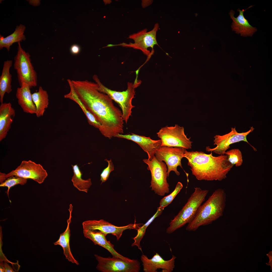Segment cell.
Instances as JSON below:
<instances>
[{
  "mask_svg": "<svg viewBox=\"0 0 272 272\" xmlns=\"http://www.w3.org/2000/svg\"><path fill=\"white\" fill-rule=\"evenodd\" d=\"M74 90L87 110L99 122V129L109 139L123 133L122 113L108 95L99 91L95 83L87 80H72Z\"/></svg>",
  "mask_w": 272,
  "mask_h": 272,
  "instance_id": "obj_1",
  "label": "cell"
},
{
  "mask_svg": "<svg viewBox=\"0 0 272 272\" xmlns=\"http://www.w3.org/2000/svg\"><path fill=\"white\" fill-rule=\"evenodd\" d=\"M184 157L188 160L192 174L198 180H218L225 179L233 165L226 154L213 156L212 152L207 154L202 151H188L186 150Z\"/></svg>",
  "mask_w": 272,
  "mask_h": 272,
  "instance_id": "obj_2",
  "label": "cell"
},
{
  "mask_svg": "<svg viewBox=\"0 0 272 272\" xmlns=\"http://www.w3.org/2000/svg\"><path fill=\"white\" fill-rule=\"evenodd\" d=\"M226 196L224 189L219 188L216 190L199 207L194 218L188 224L186 230L194 231L200 226L211 224L222 216L225 207Z\"/></svg>",
  "mask_w": 272,
  "mask_h": 272,
  "instance_id": "obj_3",
  "label": "cell"
},
{
  "mask_svg": "<svg viewBox=\"0 0 272 272\" xmlns=\"http://www.w3.org/2000/svg\"><path fill=\"white\" fill-rule=\"evenodd\" d=\"M93 78L96 82L97 90L108 95L118 104L122 110L123 120L126 124L131 115L132 109L135 107L132 104V100L134 98L135 89L140 85L141 81L138 80L137 77L133 83H127V88L125 91H118L112 90L105 86L96 75H94Z\"/></svg>",
  "mask_w": 272,
  "mask_h": 272,
  "instance_id": "obj_4",
  "label": "cell"
},
{
  "mask_svg": "<svg viewBox=\"0 0 272 272\" xmlns=\"http://www.w3.org/2000/svg\"><path fill=\"white\" fill-rule=\"evenodd\" d=\"M191 194L182 209L173 219L171 220L166 230L167 233L171 234L190 222L194 218L199 207L205 200L209 190L200 188H194Z\"/></svg>",
  "mask_w": 272,
  "mask_h": 272,
  "instance_id": "obj_5",
  "label": "cell"
},
{
  "mask_svg": "<svg viewBox=\"0 0 272 272\" xmlns=\"http://www.w3.org/2000/svg\"><path fill=\"white\" fill-rule=\"evenodd\" d=\"M18 43L17 54L14 58V68L20 86L24 82L31 88L37 85V73L31 62L30 55L22 48L20 42Z\"/></svg>",
  "mask_w": 272,
  "mask_h": 272,
  "instance_id": "obj_6",
  "label": "cell"
},
{
  "mask_svg": "<svg viewBox=\"0 0 272 272\" xmlns=\"http://www.w3.org/2000/svg\"><path fill=\"white\" fill-rule=\"evenodd\" d=\"M143 160L148 165L147 169L151 173V190L160 196L168 193L169 185L167 180V168L165 163L158 160L155 156L151 160L145 159Z\"/></svg>",
  "mask_w": 272,
  "mask_h": 272,
  "instance_id": "obj_7",
  "label": "cell"
},
{
  "mask_svg": "<svg viewBox=\"0 0 272 272\" xmlns=\"http://www.w3.org/2000/svg\"><path fill=\"white\" fill-rule=\"evenodd\" d=\"M94 256L98 262L96 268L102 272H139L140 269V263L137 259L106 258L97 254Z\"/></svg>",
  "mask_w": 272,
  "mask_h": 272,
  "instance_id": "obj_8",
  "label": "cell"
},
{
  "mask_svg": "<svg viewBox=\"0 0 272 272\" xmlns=\"http://www.w3.org/2000/svg\"><path fill=\"white\" fill-rule=\"evenodd\" d=\"M157 134L161 141V146L191 148L192 142L190 138H188L185 134L184 127L178 124L162 127Z\"/></svg>",
  "mask_w": 272,
  "mask_h": 272,
  "instance_id": "obj_9",
  "label": "cell"
},
{
  "mask_svg": "<svg viewBox=\"0 0 272 272\" xmlns=\"http://www.w3.org/2000/svg\"><path fill=\"white\" fill-rule=\"evenodd\" d=\"M0 173L1 183L8 177L16 176L26 179H31L39 184H41L48 176L46 171L42 165L30 160L23 161L15 170L7 174Z\"/></svg>",
  "mask_w": 272,
  "mask_h": 272,
  "instance_id": "obj_10",
  "label": "cell"
},
{
  "mask_svg": "<svg viewBox=\"0 0 272 272\" xmlns=\"http://www.w3.org/2000/svg\"><path fill=\"white\" fill-rule=\"evenodd\" d=\"M159 26V24L157 23L154 25L153 28L149 31H147V29L145 28L137 33L131 35L128 38L133 40L134 43L129 44L123 43L121 44V45L140 50L149 59L153 53L150 52L148 48L151 47L153 50L155 45H158L156 35Z\"/></svg>",
  "mask_w": 272,
  "mask_h": 272,
  "instance_id": "obj_11",
  "label": "cell"
},
{
  "mask_svg": "<svg viewBox=\"0 0 272 272\" xmlns=\"http://www.w3.org/2000/svg\"><path fill=\"white\" fill-rule=\"evenodd\" d=\"M254 128L251 127L247 132L239 133L236 131L235 127H232L231 131L229 133L221 135H216L214 137V144L216 145L214 148H211L209 147H206V150L208 152H212L219 155L225 154L226 151L230 147V145L233 144L244 141L249 144L254 151L256 149L251 145L247 139V135L253 131Z\"/></svg>",
  "mask_w": 272,
  "mask_h": 272,
  "instance_id": "obj_12",
  "label": "cell"
},
{
  "mask_svg": "<svg viewBox=\"0 0 272 272\" xmlns=\"http://www.w3.org/2000/svg\"><path fill=\"white\" fill-rule=\"evenodd\" d=\"M186 149L180 147L162 146L155 151V156L157 159L160 161H164L167 166V177L171 171H174L178 176L180 175L177 167L179 166L182 168L181 160L184 157Z\"/></svg>",
  "mask_w": 272,
  "mask_h": 272,
  "instance_id": "obj_13",
  "label": "cell"
},
{
  "mask_svg": "<svg viewBox=\"0 0 272 272\" xmlns=\"http://www.w3.org/2000/svg\"><path fill=\"white\" fill-rule=\"evenodd\" d=\"M142 224H130L127 225L117 226L103 219L97 220H88L82 223L83 229L91 230H97L107 234H111L115 236L118 241L121 236L123 231L126 229L137 230Z\"/></svg>",
  "mask_w": 272,
  "mask_h": 272,
  "instance_id": "obj_14",
  "label": "cell"
},
{
  "mask_svg": "<svg viewBox=\"0 0 272 272\" xmlns=\"http://www.w3.org/2000/svg\"><path fill=\"white\" fill-rule=\"evenodd\" d=\"M176 257L173 255L172 258L165 260L157 253L151 259L146 255L142 254L141 260L143 270L145 272H157L158 269H161L163 272H172L175 267V260Z\"/></svg>",
  "mask_w": 272,
  "mask_h": 272,
  "instance_id": "obj_15",
  "label": "cell"
},
{
  "mask_svg": "<svg viewBox=\"0 0 272 272\" xmlns=\"http://www.w3.org/2000/svg\"><path fill=\"white\" fill-rule=\"evenodd\" d=\"M116 137L130 140L137 144L147 153L148 159L150 160L155 156V151L161 146V141L160 139L154 140L150 137H147L132 133L125 134H118Z\"/></svg>",
  "mask_w": 272,
  "mask_h": 272,
  "instance_id": "obj_16",
  "label": "cell"
},
{
  "mask_svg": "<svg viewBox=\"0 0 272 272\" xmlns=\"http://www.w3.org/2000/svg\"><path fill=\"white\" fill-rule=\"evenodd\" d=\"M253 6H251L247 9L242 10L239 9L237 11L239 12V14L236 18L234 16V11L232 10L230 11L229 14L233 21L231 26L232 30L235 31L236 33H240L241 36L244 37H252L257 31V28L252 27L249 24L248 21L245 18L244 15V12L246 10Z\"/></svg>",
  "mask_w": 272,
  "mask_h": 272,
  "instance_id": "obj_17",
  "label": "cell"
},
{
  "mask_svg": "<svg viewBox=\"0 0 272 272\" xmlns=\"http://www.w3.org/2000/svg\"><path fill=\"white\" fill-rule=\"evenodd\" d=\"M98 231L83 229V233L85 237L91 240L95 245L100 246L107 250L113 257L125 260L130 259L118 253L114 248V245L107 240L106 237L107 234Z\"/></svg>",
  "mask_w": 272,
  "mask_h": 272,
  "instance_id": "obj_18",
  "label": "cell"
},
{
  "mask_svg": "<svg viewBox=\"0 0 272 272\" xmlns=\"http://www.w3.org/2000/svg\"><path fill=\"white\" fill-rule=\"evenodd\" d=\"M15 115V110L11 103H1L0 105V141L5 138Z\"/></svg>",
  "mask_w": 272,
  "mask_h": 272,
  "instance_id": "obj_19",
  "label": "cell"
},
{
  "mask_svg": "<svg viewBox=\"0 0 272 272\" xmlns=\"http://www.w3.org/2000/svg\"><path fill=\"white\" fill-rule=\"evenodd\" d=\"M29 86L23 82L17 89L16 97L18 104L23 111L26 113L36 114V109L34 103Z\"/></svg>",
  "mask_w": 272,
  "mask_h": 272,
  "instance_id": "obj_20",
  "label": "cell"
},
{
  "mask_svg": "<svg viewBox=\"0 0 272 272\" xmlns=\"http://www.w3.org/2000/svg\"><path fill=\"white\" fill-rule=\"evenodd\" d=\"M73 206L71 204L70 205L69 211L70 214L69 219L67 220V225L65 230L60 235L58 240L54 243V245H58L62 248L63 253L66 259L69 261L77 265H79L78 262L75 258L71 252L70 244V238L71 235L70 225L71 222L72 213Z\"/></svg>",
  "mask_w": 272,
  "mask_h": 272,
  "instance_id": "obj_21",
  "label": "cell"
},
{
  "mask_svg": "<svg viewBox=\"0 0 272 272\" xmlns=\"http://www.w3.org/2000/svg\"><path fill=\"white\" fill-rule=\"evenodd\" d=\"M12 61L7 60L4 62L1 75L0 77V102L3 103L4 97L6 93H9L12 91V76L10 69Z\"/></svg>",
  "mask_w": 272,
  "mask_h": 272,
  "instance_id": "obj_22",
  "label": "cell"
},
{
  "mask_svg": "<svg viewBox=\"0 0 272 272\" xmlns=\"http://www.w3.org/2000/svg\"><path fill=\"white\" fill-rule=\"evenodd\" d=\"M25 28L24 25L20 24L16 26L13 33L7 37L4 38L0 35V50L5 48L9 51L10 47L13 43L25 40L26 37L24 34Z\"/></svg>",
  "mask_w": 272,
  "mask_h": 272,
  "instance_id": "obj_23",
  "label": "cell"
},
{
  "mask_svg": "<svg viewBox=\"0 0 272 272\" xmlns=\"http://www.w3.org/2000/svg\"><path fill=\"white\" fill-rule=\"evenodd\" d=\"M67 81L70 88V91L68 94H65L64 97L74 101L80 106L85 115L89 124L99 129L101 127L99 122L94 116L87 110L78 96L73 88L72 81L68 79Z\"/></svg>",
  "mask_w": 272,
  "mask_h": 272,
  "instance_id": "obj_24",
  "label": "cell"
},
{
  "mask_svg": "<svg viewBox=\"0 0 272 272\" xmlns=\"http://www.w3.org/2000/svg\"><path fill=\"white\" fill-rule=\"evenodd\" d=\"M33 102L36 108V115L37 117L44 115L46 109L49 104L48 95L47 91L41 86L39 87L37 92L32 94Z\"/></svg>",
  "mask_w": 272,
  "mask_h": 272,
  "instance_id": "obj_25",
  "label": "cell"
},
{
  "mask_svg": "<svg viewBox=\"0 0 272 272\" xmlns=\"http://www.w3.org/2000/svg\"><path fill=\"white\" fill-rule=\"evenodd\" d=\"M74 173L71 181L74 186L79 190L87 193L92 184L90 178L87 180L82 178V174L77 164L72 165Z\"/></svg>",
  "mask_w": 272,
  "mask_h": 272,
  "instance_id": "obj_26",
  "label": "cell"
},
{
  "mask_svg": "<svg viewBox=\"0 0 272 272\" xmlns=\"http://www.w3.org/2000/svg\"><path fill=\"white\" fill-rule=\"evenodd\" d=\"M163 209V208L160 207H158L156 213L145 224L138 229L137 230V235L133 238L134 242L131 244L132 246H137L142 252L140 245V242L145 235L146 230L148 226L154 220L162 214Z\"/></svg>",
  "mask_w": 272,
  "mask_h": 272,
  "instance_id": "obj_27",
  "label": "cell"
},
{
  "mask_svg": "<svg viewBox=\"0 0 272 272\" xmlns=\"http://www.w3.org/2000/svg\"><path fill=\"white\" fill-rule=\"evenodd\" d=\"M225 154L227 156L229 162L235 166H241L243 162V157L241 151L238 149H234L226 151Z\"/></svg>",
  "mask_w": 272,
  "mask_h": 272,
  "instance_id": "obj_28",
  "label": "cell"
},
{
  "mask_svg": "<svg viewBox=\"0 0 272 272\" xmlns=\"http://www.w3.org/2000/svg\"><path fill=\"white\" fill-rule=\"evenodd\" d=\"M10 176L4 182L0 185L1 187H6L8 188L7 194L9 197V190L12 187L18 184L23 185L27 182V179L17 176Z\"/></svg>",
  "mask_w": 272,
  "mask_h": 272,
  "instance_id": "obj_29",
  "label": "cell"
},
{
  "mask_svg": "<svg viewBox=\"0 0 272 272\" xmlns=\"http://www.w3.org/2000/svg\"><path fill=\"white\" fill-rule=\"evenodd\" d=\"M183 186V185L181 182H178L173 192L168 195L164 197L160 200L159 203V207L164 209L170 204L180 191Z\"/></svg>",
  "mask_w": 272,
  "mask_h": 272,
  "instance_id": "obj_30",
  "label": "cell"
},
{
  "mask_svg": "<svg viewBox=\"0 0 272 272\" xmlns=\"http://www.w3.org/2000/svg\"><path fill=\"white\" fill-rule=\"evenodd\" d=\"M108 163V166L104 169L100 175V181L101 183L105 182L108 179L110 174L114 170V166L111 159L108 160L107 159H105Z\"/></svg>",
  "mask_w": 272,
  "mask_h": 272,
  "instance_id": "obj_31",
  "label": "cell"
},
{
  "mask_svg": "<svg viewBox=\"0 0 272 272\" xmlns=\"http://www.w3.org/2000/svg\"><path fill=\"white\" fill-rule=\"evenodd\" d=\"M71 51L72 53L74 54H77L80 52V48L78 45H74L71 47Z\"/></svg>",
  "mask_w": 272,
  "mask_h": 272,
  "instance_id": "obj_32",
  "label": "cell"
},
{
  "mask_svg": "<svg viewBox=\"0 0 272 272\" xmlns=\"http://www.w3.org/2000/svg\"><path fill=\"white\" fill-rule=\"evenodd\" d=\"M3 268L4 272H14L11 266L5 262L3 263Z\"/></svg>",
  "mask_w": 272,
  "mask_h": 272,
  "instance_id": "obj_33",
  "label": "cell"
},
{
  "mask_svg": "<svg viewBox=\"0 0 272 272\" xmlns=\"http://www.w3.org/2000/svg\"><path fill=\"white\" fill-rule=\"evenodd\" d=\"M267 256L269 259V262L267 263H266V264L268 265H269L270 266L271 268L270 269L271 271L272 270V252L271 251H270L269 253L266 254Z\"/></svg>",
  "mask_w": 272,
  "mask_h": 272,
  "instance_id": "obj_34",
  "label": "cell"
},
{
  "mask_svg": "<svg viewBox=\"0 0 272 272\" xmlns=\"http://www.w3.org/2000/svg\"><path fill=\"white\" fill-rule=\"evenodd\" d=\"M29 3L34 6H38L40 4V0H27Z\"/></svg>",
  "mask_w": 272,
  "mask_h": 272,
  "instance_id": "obj_35",
  "label": "cell"
}]
</instances>
